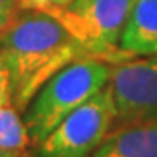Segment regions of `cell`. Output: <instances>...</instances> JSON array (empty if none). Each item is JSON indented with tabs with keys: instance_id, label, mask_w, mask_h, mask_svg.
I'll list each match as a JSON object with an SVG mask.
<instances>
[{
	"instance_id": "6da1fadb",
	"label": "cell",
	"mask_w": 157,
	"mask_h": 157,
	"mask_svg": "<svg viewBox=\"0 0 157 157\" xmlns=\"http://www.w3.org/2000/svg\"><path fill=\"white\" fill-rule=\"evenodd\" d=\"M0 54L11 75L12 105L25 112L54 73L84 56H93L56 16L19 9L0 32Z\"/></svg>"
},
{
	"instance_id": "7a4b0ae2",
	"label": "cell",
	"mask_w": 157,
	"mask_h": 157,
	"mask_svg": "<svg viewBox=\"0 0 157 157\" xmlns=\"http://www.w3.org/2000/svg\"><path fill=\"white\" fill-rule=\"evenodd\" d=\"M113 65L103 58L84 56L54 73L23 112L32 143L39 145L63 119L105 89Z\"/></svg>"
},
{
	"instance_id": "3957f363",
	"label": "cell",
	"mask_w": 157,
	"mask_h": 157,
	"mask_svg": "<svg viewBox=\"0 0 157 157\" xmlns=\"http://www.w3.org/2000/svg\"><path fill=\"white\" fill-rule=\"evenodd\" d=\"M136 0H72L67 7L47 11L89 51L112 63L128 59L119 47L124 26Z\"/></svg>"
},
{
	"instance_id": "277c9868",
	"label": "cell",
	"mask_w": 157,
	"mask_h": 157,
	"mask_svg": "<svg viewBox=\"0 0 157 157\" xmlns=\"http://www.w3.org/2000/svg\"><path fill=\"white\" fill-rule=\"evenodd\" d=\"M117 108L110 86L86 101L40 141L42 157H87L115 126Z\"/></svg>"
},
{
	"instance_id": "5b68a950",
	"label": "cell",
	"mask_w": 157,
	"mask_h": 157,
	"mask_svg": "<svg viewBox=\"0 0 157 157\" xmlns=\"http://www.w3.org/2000/svg\"><path fill=\"white\" fill-rule=\"evenodd\" d=\"M108 86L117 108L113 128L157 122V54L115 63Z\"/></svg>"
},
{
	"instance_id": "8992f818",
	"label": "cell",
	"mask_w": 157,
	"mask_h": 157,
	"mask_svg": "<svg viewBox=\"0 0 157 157\" xmlns=\"http://www.w3.org/2000/svg\"><path fill=\"white\" fill-rule=\"evenodd\" d=\"M93 157H157V122L113 128Z\"/></svg>"
},
{
	"instance_id": "52a82bcc",
	"label": "cell",
	"mask_w": 157,
	"mask_h": 157,
	"mask_svg": "<svg viewBox=\"0 0 157 157\" xmlns=\"http://www.w3.org/2000/svg\"><path fill=\"white\" fill-rule=\"evenodd\" d=\"M119 47L131 58L157 54V0H136Z\"/></svg>"
},
{
	"instance_id": "ba28073f",
	"label": "cell",
	"mask_w": 157,
	"mask_h": 157,
	"mask_svg": "<svg viewBox=\"0 0 157 157\" xmlns=\"http://www.w3.org/2000/svg\"><path fill=\"white\" fill-rule=\"evenodd\" d=\"M32 143L28 128L14 105L0 107V157H23Z\"/></svg>"
},
{
	"instance_id": "9c48e42d",
	"label": "cell",
	"mask_w": 157,
	"mask_h": 157,
	"mask_svg": "<svg viewBox=\"0 0 157 157\" xmlns=\"http://www.w3.org/2000/svg\"><path fill=\"white\" fill-rule=\"evenodd\" d=\"M12 105V89H11V75L7 65L0 54V107Z\"/></svg>"
},
{
	"instance_id": "30bf717a",
	"label": "cell",
	"mask_w": 157,
	"mask_h": 157,
	"mask_svg": "<svg viewBox=\"0 0 157 157\" xmlns=\"http://www.w3.org/2000/svg\"><path fill=\"white\" fill-rule=\"evenodd\" d=\"M72 0H21L19 9H35V11H54L67 7Z\"/></svg>"
},
{
	"instance_id": "8fae6325",
	"label": "cell",
	"mask_w": 157,
	"mask_h": 157,
	"mask_svg": "<svg viewBox=\"0 0 157 157\" xmlns=\"http://www.w3.org/2000/svg\"><path fill=\"white\" fill-rule=\"evenodd\" d=\"M21 0H0V32L11 23V19L19 11Z\"/></svg>"
}]
</instances>
